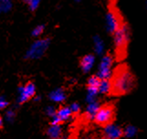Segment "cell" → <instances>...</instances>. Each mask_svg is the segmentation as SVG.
<instances>
[{
  "label": "cell",
  "instance_id": "30bf717a",
  "mask_svg": "<svg viewBox=\"0 0 147 139\" xmlns=\"http://www.w3.org/2000/svg\"><path fill=\"white\" fill-rule=\"evenodd\" d=\"M47 135L50 139H62L61 125H50L47 129Z\"/></svg>",
  "mask_w": 147,
  "mask_h": 139
},
{
  "label": "cell",
  "instance_id": "4fadbf2b",
  "mask_svg": "<svg viewBox=\"0 0 147 139\" xmlns=\"http://www.w3.org/2000/svg\"><path fill=\"white\" fill-rule=\"evenodd\" d=\"M100 107V104L97 101H94L88 104V106H87V108H86V113H85V115H86V116H87L88 119L93 120V118H94L95 115L97 114V112H98Z\"/></svg>",
  "mask_w": 147,
  "mask_h": 139
},
{
  "label": "cell",
  "instance_id": "ba28073f",
  "mask_svg": "<svg viewBox=\"0 0 147 139\" xmlns=\"http://www.w3.org/2000/svg\"><path fill=\"white\" fill-rule=\"evenodd\" d=\"M103 136L107 139H120L121 136H123V128L111 123L103 126Z\"/></svg>",
  "mask_w": 147,
  "mask_h": 139
},
{
  "label": "cell",
  "instance_id": "8992f818",
  "mask_svg": "<svg viewBox=\"0 0 147 139\" xmlns=\"http://www.w3.org/2000/svg\"><path fill=\"white\" fill-rule=\"evenodd\" d=\"M35 95H36V86L31 81L27 82L25 85L20 86L18 88V104H23L24 102L34 98Z\"/></svg>",
  "mask_w": 147,
  "mask_h": 139
},
{
  "label": "cell",
  "instance_id": "603a6c76",
  "mask_svg": "<svg viewBox=\"0 0 147 139\" xmlns=\"http://www.w3.org/2000/svg\"><path fill=\"white\" fill-rule=\"evenodd\" d=\"M56 112H57V109H56L54 106H49L47 109H46V114L50 118H51L52 116H54L56 115Z\"/></svg>",
  "mask_w": 147,
  "mask_h": 139
},
{
  "label": "cell",
  "instance_id": "f1b7e54d",
  "mask_svg": "<svg viewBox=\"0 0 147 139\" xmlns=\"http://www.w3.org/2000/svg\"><path fill=\"white\" fill-rule=\"evenodd\" d=\"M100 139H107V138H105V137H104V136H102V137H100Z\"/></svg>",
  "mask_w": 147,
  "mask_h": 139
},
{
  "label": "cell",
  "instance_id": "9a60e30c",
  "mask_svg": "<svg viewBox=\"0 0 147 139\" xmlns=\"http://www.w3.org/2000/svg\"><path fill=\"white\" fill-rule=\"evenodd\" d=\"M94 51L97 55H102L104 52V42L99 36H95L93 39Z\"/></svg>",
  "mask_w": 147,
  "mask_h": 139
},
{
  "label": "cell",
  "instance_id": "e0dca14e",
  "mask_svg": "<svg viewBox=\"0 0 147 139\" xmlns=\"http://www.w3.org/2000/svg\"><path fill=\"white\" fill-rule=\"evenodd\" d=\"M98 94H99L98 88H95V87H87V96H86V101H87L88 104L96 101Z\"/></svg>",
  "mask_w": 147,
  "mask_h": 139
},
{
  "label": "cell",
  "instance_id": "3957f363",
  "mask_svg": "<svg viewBox=\"0 0 147 139\" xmlns=\"http://www.w3.org/2000/svg\"><path fill=\"white\" fill-rule=\"evenodd\" d=\"M114 107L111 104L101 105L95 115L93 121L100 126H105L113 123L114 119Z\"/></svg>",
  "mask_w": 147,
  "mask_h": 139
},
{
  "label": "cell",
  "instance_id": "52a82bcc",
  "mask_svg": "<svg viewBox=\"0 0 147 139\" xmlns=\"http://www.w3.org/2000/svg\"><path fill=\"white\" fill-rule=\"evenodd\" d=\"M105 22L107 30L111 34H113L123 24L119 14L115 10H109L107 15H106Z\"/></svg>",
  "mask_w": 147,
  "mask_h": 139
},
{
  "label": "cell",
  "instance_id": "5bb4252c",
  "mask_svg": "<svg viewBox=\"0 0 147 139\" xmlns=\"http://www.w3.org/2000/svg\"><path fill=\"white\" fill-rule=\"evenodd\" d=\"M111 79H104L100 80L99 86H98V92L101 94H109L111 92Z\"/></svg>",
  "mask_w": 147,
  "mask_h": 139
},
{
  "label": "cell",
  "instance_id": "f546056e",
  "mask_svg": "<svg viewBox=\"0 0 147 139\" xmlns=\"http://www.w3.org/2000/svg\"><path fill=\"white\" fill-rule=\"evenodd\" d=\"M74 1H76V2H80V0H74Z\"/></svg>",
  "mask_w": 147,
  "mask_h": 139
},
{
  "label": "cell",
  "instance_id": "cb8c5ba5",
  "mask_svg": "<svg viewBox=\"0 0 147 139\" xmlns=\"http://www.w3.org/2000/svg\"><path fill=\"white\" fill-rule=\"evenodd\" d=\"M9 104V102L6 100V98L3 96H0V111L4 110L5 108H7Z\"/></svg>",
  "mask_w": 147,
  "mask_h": 139
},
{
  "label": "cell",
  "instance_id": "9c48e42d",
  "mask_svg": "<svg viewBox=\"0 0 147 139\" xmlns=\"http://www.w3.org/2000/svg\"><path fill=\"white\" fill-rule=\"evenodd\" d=\"M94 63H95V57L92 54L85 55L84 57L80 60V68H82L83 73H87L92 69Z\"/></svg>",
  "mask_w": 147,
  "mask_h": 139
},
{
  "label": "cell",
  "instance_id": "83f0119b",
  "mask_svg": "<svg viewBox=\"0 0 147 139\" xmlns=\"http://www.w3.org/2000/svg\"><path fill=\"white\" fill-rule=\"evenodd\" d=\"M24 2H25V3H26L27 5H28V3L30 2V0H24Z\"/></svg>",
  "mask_w": 147,
  "mask_h": 139
},
{
  "label": "cell",
  "instance_id": "4316f807",
  "mask_svg": "<svg viewBox=\"0 0 147 139\" xmlns=\"http://www.w3.org/2000/svg\"><path fill=\"white\" fill-rule=\"evenodd\" d=\"M3 123H4V122H3V118H2V116L0 115V129L3 127Z\"/></svg>",
  "mask_w": 147,
  "mask_h": 139
},
{
  "label": "cell",
  "instance_id": "2e32d148",
  "mask_svg": "<svg viewBox=\"0 0 147 139\" xmlns=\"http://www.w3.org/2000/svg\"><path fill=\"white\" fill-rule=\"evenodd\" d=\"M123 136L126 138H133L138 133V128L133 125H128L124 127V129H123Z\"/></svg>",
  "mask_w": 147,
  "mask_h": 139
},
{
  "label": "cell",
  "instance_id": "8fae6325",
  "mask_svg": "<svg viewBox=\"0 0 147 139\" xmlns=\"http://www.w3.org/2000/svg\"><path fill=\"white\" fill-rule=\"evenodd\" d=\"M72 115V112L69 106H61L57 109V112H56V115L59 117V119L61 123L69 120Z\"/></svg>",
  "mask_w": 147,
  "mask_h": 139
},
{
  "label": "cell",
  "instance_id": "484cf974",
  "mask_svg": "<svg viewBox=\"0 0 147 139\" xmlns=\"http://www.w3.org/2000/svg\"><path fill=\"white\" fill-rule=\"evenodd\" d=\"M82 139H95V137H94L93 136H92V135H89V136H84Z\"/></svg>",
  "mask_w": 147,
  "mask_h": 139
},
{
  "label": "cell",
  "instance_id": "ac0fdd59",
  "mask_svg": "<svg viewBox=\"0 0 147 139\" xmlns=\"http://www.w3.org/2000/svg\"><path fill=\"white\" fill-rule=\"evenodd\" d=\"M12 0H0V13H7L12 8Z\"/></svg>",
  "mask_w": 147,
  "mask_h": 139
},
{
  "label": "cell",
  "instance_id": "ffe728a7",
  "mask_svg": "<svg viewBox=\"0 0 147 139\" xmlns=\"http://www.w3.org/2000/svg\"><path fill=\"white\" fill-rule=\"evenodd\" d=\"M44 29H45V27L43 25H38L36 28H34L31 34L33 37H39V36H41L43 34Z\"/></svg>",
  "mask_w": 147,
  "mask_h": 139
},
{
  "label": "cell",
  "instance_id": "6da1fadb",
  "mask_svg": "<svg viewBox=\"0 0 147 139\" xmlns=\"http://www.w3.org/2000/svg\"><path fill=\"white\" fill-rule=\"evenodd\" d=\"M111 92L116 95H123L133 90L136 81L133 73L126 68L121 66L116 70L115 73L111 75Z\"/></svg>",
  "mask_w": 147,
  "mask_h": 139
},
{
  "label": "cell",
  "instance_id": "44dd1931",
  "mask_svg": "<svg viewBox=\"0 0 147 139\" xmlns=\"http://www.w3.org/2000/svg\"><path fill=\"white\" fill-rule=\"evenodd\" d=\"M15 117H16V112L14 109H9L6 113V118L8 122H13L15 120Z\"/></svg>",
  "mask_w": 147,
  "mask_h": 139
},
{
  "label": "cell",
  "instance_id": "7402d4cb",
  "mask_svg": "<svg viewBox=\"0 0 147 139\" xmlns=\"http://www.w3.org/2000/svg\"><path fill=\"white\" fill-rule=\"evenodd\" d=\"M39 4H40V0H30V2L28 3V6L31 11H35V10H37V8L38 7Z\"/></svg>",
  "mask_w": 147,
  "mask_h": 139
},
{
  "label": "cell",
  "instance_id": "d4e9b609",
  "mask_svg": "<svg viewBox=\"0 0 147 139\" xmlns=\"http://www.w3.org/2000/svg\"><path fill=\"white\" fill-rule=\"evenodd\" d=\"M70 110H71L72 114H78V113L80 111V106L78 102H73V104L69 106Z\"/></svg>",
  "mask_w": 147,
  "mask_h": 139
},
{
  "label": "cell",
  "instance_id": "5b68a950",
  "mask_svg": "<svg viewBox=\"0 0 147 139\" xmlns=\"http://www.w3.org/2000/svg\"><path fill=\"white\" fill-rule=\"evenodd\" d=\"M113 58L111 57V55L107 54L101 58L97 73V76L100 80L111 78V75H113Z\"/></svg>",
  "mask_w": 147,
  "mask_h": 139
},
{
  "label": "cell",
  "instance_id": "7a4b0ae2",
  "mask_svg": "<svg viewBox=\"0 0 147 139\" xmlns=\"http://www.w3.org/2000/svg\"><path fill=\"white\" fill-rule=\"evenodd\" d=\"M49 39H39L31 44L30 48L28 49L25 55V58L27 60H38L46 53V51L49 46Z\"/></svg>",
  "mask_w": 147,
  "mask_h": 139
},
{
  "label": "cell",
  "instance_id": "d6986e66",
  "mask_svg": "<svg viewBox=\"0 0 147 139\" xmlns=\"http://www.w3.org/2000/svg\"><path fill=\"white\" fill-rule=\"evenodd\" d=\"M100 81V79L97 75H93L92 77H90L88 80V87H95V88H98L99 83Z\"/></svg>",
  "mask_w": 147,
  "mask_h": 139
},
{
  "label": "cell",
  "instance_id": "7c38bea8",
  "mask_svg": "<svg viewBox=\"0 0 147 139\" xmlns=\"http://www.w3.org/2000/svg\"><path fill=\"white\" fill-rule=\"evenodd\" d=\"M49 97L52 102L59 104V102H64L66 100V97L67 96H66V94H65V92L62 88H58V89H56V90H54L50 92Z\"/></svg>",
  "mask_w": 147,
  "mask_h": 139
},
{
  "label": "cell",
  "instance_id": "277c9868",
  "mask_svg": "<svg viewBox=\"0 0 147 139\" xmlns=\"http://www.w3.org/2000/svg\"><path fill=\"white\" fill-rule=\"evenodd\" d=\"M130 39V30L126 24H123L121 27L113 33V40L115 48L118 51H123L125 49Z\"/></svg>",
  "mask_w": 147,
  "mask_h": 139
}]
</instances>
